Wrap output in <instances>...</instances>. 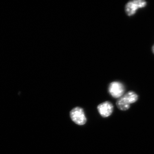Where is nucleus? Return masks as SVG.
Wrapping results in <instances>:
<instances>
[{
	"mask_svg": "<svg viewBox=\"0 0 154 154\" xmlns=\"http://www.w3.org/2000/svg\"><path fill=\"white\" fill-rule=\"evenodd\" d=\"M138 99V96L135 92L130 91L118 99L116 105L119 109L122 111L128 110L131 104L134 103Z\"/></svg>",
	"mask_w": 154,
	"mask_h": 154,
	"instance_id": "nucleus-1",
	"label": "nucleus"
},
{
	"mask_svg": "<svg viewBox=\"0 0 154 154\" xmlns=\"http://www.w3.org/2000/svg\"><path fill=\"white\" fill-rule=\"evenodd\" d=\"M70 116L72 121L79 125L85 124L87 119L84 110L79 107L73 108L70 112Z\"/></svg>",
	"mask_w": 154,
	"mask_h": 154,
	"instance_id": "nucleus-2",
	"label": "nucleus"
},
{
	"mask_svg": "<svg viewBox=\"0 0 154 154\" xmlns=\"http://www.w3.org/2000/svg\"><path fill=\"white\" fill-rule=\"evenodd\" d=\"M147 2L144 0H133L129 1L125 6V11L128 16H132L136 13L138 9L145 8Z\"/></svg>",
	"mask_w": 154,
	"mask_h": 154,
	"instance_id": "nucleus-3",
	"label": "nucleus"
},
{
	"mask_svg": "<svg viewBox=\"0 0 154 154\" xmlns=\"http://www.w3.org/2000/svg\"><path fill=\"white\" fill-rule=\"evenodd\" d=\"M125 87L120 82H113L110 83L108 87V92L113 98L119 99L124 95Z\"/></svg>",
	"mask_w": 154,
	"mask_h": 154,
	"instance_id": "nucleus-4",
	"label": "nucleus"
},
{
	"mask_svg": "<svg viewBox=\"0 0 154 154\" xmlns=\"http://www.w3.org/2000/svg\"><path fill=\"white\" fill-rule=\"evenodd\" d=\"M97 109L100 115L105 118L109 117L113 113V106L111 102L106 101L99 104Z\"/></svg>",
	"mask_w": 154,
	"mask_h": 154,
	"instance_id": "nucleus-5",
	"label": "nucleus"
},
{
	"mask_svg": "<svg viewBox=\"0 0 154 154\" xmlns=\"http://www.w3.org/2000/svg\"><path fill=\"white\" fill-rule=\"evenodd\" d=\"M152 51L153 53L154 54V44L153 45L152 47Z\"/></svg>",
	"mask_w": 154,
	"mask_h": 154,
	"instance_id": "nucleus-6",
	"label": "nucleus"
}]
</instances>
